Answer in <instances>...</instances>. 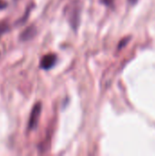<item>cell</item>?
Here are the masks:
<instances>
[{
	"label": "cell",
	"mask_w": 155,
	"mask_h": 156,
	"mask_svg": "<svg viewBox=\"0 0 155 156\" xmlns=\"http://www.w3.org/2000/svg\"><path fill=\"white\" fill-rule=\"evenodd\" d=\"M101 1H102V3H103V4L108 5H110L112 3V0H101Z\"/></svg>",
	"instance_id": "8"
},
{
	"label": "cell",
	"mask_w": 155,
	"mask_h": 156,
	"mask_svg": "<svg viewBox=\"0 0 155 156\" xmlns=\"http://www.w3.org/2000/svg\"><path fill=\"white\" fill-rule=\"evenodd\" d=\"M137 1H138V0H129V2H130L131 4H132V5H134Z\"/></svg>",
	"instance_id": "9"
},
{
	"label": "cell",
	"mask_w": 155,
	"mask_h": 156,
	"mask_svg": "<svg viewBox=\"0 0 155 156\" xmlns=\"http://www.w3.org/2000/svg\"><path fill=\"white\" fill-rule=\"evenodd\" d=\"M41 111H42V104H41L40 101H38L33 106V108L31 110V112H30L28 124H27V129L29 131H34L35 129H37V127L38 125V122H39Z\"/></svg>",
	"instance_id": "2"
},
{
	"label": "cell",
	"mask_w": 155,
	"mask_h": 156,
	"mask_svg": "<svg viewBox=\"0 0 155 156\" xmlns=\"http://www.w3.org/2000/svg\"><path fill=\"white\" fill-rule=\"evenodd\" d=\"M129 40H130V38L129 37H127V38H123V39H122V41L120 42V44H119V49H121V48H124L125 47V45L129 42Z\"/></svg>",
	"instance_id": "6"
},
{
	"label": "cell",
	"mask_w": 155,
	"mask_h": 156,
	"mask_svg": "<svg viewBox=\"0 0 155 156\" xmlns=\"http://www.w3.org/2000/svg\"><path fill=\"white\" fill-rule=\"evenodd\" d=\"M57 60H58V57L53 53H49L48 55H45L41 58L40 67L45 70H48L55 66V64L57 63Z\"/></svg>",
	"instance_id": "3"
},
{
	"label": "cell",
	"mask_w": 155,
	"mask_h": 156,
	"mask_svg": "<svg viewBox=\"0 0 155 156\" xmlns=\"http://www.w3.org/2000/svg\"><path fill=\"white\" fill-rule=\"evenodd\" d=\"M9 30V23L5 20L0 22V37Z\"/></svg>",
	"instance_id": "5"
},
{
	"label": "cell",
	"mask_w": 155,
	"mask_h": 156,
	"mask_svg": "<svg viewBox=\"0 0 155 156\" xmlns=\"http://www.w3.org/2000/svg\"><path fill=\"white\" fill-rule=\"evenodd\" d=\"M37 33V27L34 25H31L29 27H27L26 29H24L21 34L19 35V39L21 41H27L32 39Z\"/></svg>",
	"instance_id": "4"
},
{
	"label": "cell",
	"mask_w": 155,
	"mask_h": 156,
	"mask_svg": "<svg viewBox=\"0 0 155 156\" xmlns=\"http://www.w3.org/2000/svg\"><path fill=\"white\" fill-rule=\"evenodd\" d=\"M6 5H7V4H6V2H5V1H4V0H0V9H3V8L6 7Z\"/></svg>",
	"instance_id": "7"
},
{
	"label": "cell",
	"mask_w": 155,
	"mask_h": 156,
	"mask_svg": "<svg viewBox=\"0 0 155 156\" xmlns=\"http://www.w3.org/2000/svg\"><path fill=\"white\" fill-rule=\"evenodd\" d=\"M82 4L80 0H72L64 8V15L73 30H77L80 24Z\"/></svg>",
	"instance_id": "1"
}]
</instances>
